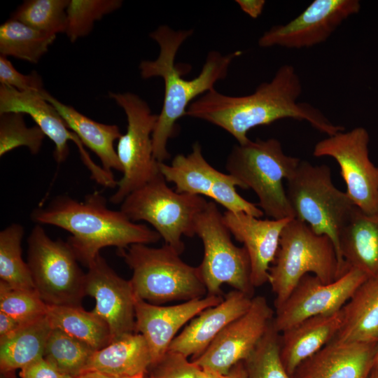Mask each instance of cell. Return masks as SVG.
I'll list each match as a JSON object with an SVG mask.
<instances>
[{"mask_svg": "<svg viewBox=\"0 0 378 378\" xmlns=\"http://www.w3.org/2000/svg\"><path fill=\"white\" fill-rule=\"evenodd\" d=\"M274 318L266 298L253 297L249 309L228 324L199 357L190 360L200 368L227 374L234 365L251 355Z\"/></svg>", "mask_w": 378, "mask_h": 378, "instance_id": "obj_14", "label": "cell"}, {"mask_svg": "<svg viewBox=\"0 0 378 378\" xmlns=\"http://www.w3.org/2000/svg\"><path fill=\"white\" fill-rule=\"evenodd\" d=\"M200 367L183 354L168 350L150 368L151 378H196Z\"/></svg>", "mask_w": 378, "mask_h": 378, "instance_id": "obj_38", "label": "cell"}, {"mask_svg": "<svg viewBox=\"0 0 378 378\" xmlns=\"http://www.w3.org/2000/svg\"><path fill=\"white\" fill-rule=\"evenodd\" d=\"M0 83L19 91L42 92L44 90L41 76L35 71L24 75L18 71L4 56H0Z\"/></svg>", "mask_w": 378, "mask_h": 378, "instance_id": "obj_39", "label": "cell"}, {"mask_svg": "<svg viewBox=\"0 0 378 378\" xmlns=\"http://www.w3.org/2000/svg\"><path fill=\"white\" fill-rule=\"evenodd\" d=\"M248 378H293L280 357V333L273 321L251 355L244 361Z\"/></svg>", "mask_w": 378, "mask_h": 378, "instance_id": "obj_34", "label": "cell"}, {"mask_svg": "<svg viewBox=\"0 0 378 378\" xmlns=\"http://www.w3.org/2000/svg\"><path fill=\"white\" fill-rule=\"evenodd\" d=\"M41 94L57 109L68 128L77 135L83 144L96 154L104 169L109 173H112V169L122 172L114 148L115 141L122 135L117 125L96 122L62 103L45 90Z\"/></svg>", "mask_w": 378, "mask_h": 378, "instance_id": "obj_25", "label": "cell"}, {"mask_svg": "<svg viewBox=\"0 0 378 378\" xmlns=\"http://www.w3.org/2000/svg\"><path fill=\"white\" fill-rule=\"evenodd\" d=\"M119 251L132 270L130 281L136 298L160 305L207 295L198 267L183 262L170 246L153 248L135 244Z\"/></svg>", "mask_w": 378, "mask_h": 378, "instance_id": "obj_5", "label": "cell"}, {"mask_svg": "<svg viewBox=\"0 0 378 378\" xmlns=\"http://www.w3.org/2000/svg\"><path fill=\"white\" fill-rule=\"evenodd\" d=\"M22 325L20 323L0 311V340H2L15 331H16Z\"/></svg>", "mask_w": 378, "mask_h": 378, "instance_id": "obj_42", "label": "cell"}, {"mask_svg": "<svg viewBox=\"0 0 378 378\" xmlns=\"http://www.w3.org/2000/svg\"><path fill=\"white\" fill-rule=\"evenodd\" d=\"M227 374L229 378H248L244 361L234 365Z\"/></svg>", "mask_w": 378, "mask_h": 378, "instance_id": "obj_43", "label": "cell"}, {"mask_svg": "<svg viewBox=\"0 0 378 378\" xmlns=\"http://www.w3.org/2000/svg\"><path fill=\"white\" fill-rule=\"evenodd\" d=\"M68 0H28L14 13L13 19L44 33H65Z\"/></svg>", "mask_w": 378, "mask_h": 378, "instance_id": "obj_33", "label": "cell"}, {"mask_svg": "<svg viewBox=\"0 0 378 378\" xmlns=\"http://www.w3.org/2000/svg\"><path fill=\"white\" fill-rule=\"evenodd\" d=\"M342 258L368 278H378V211L368 214L358 207L339 238Z\"/></svg>", "mask_w": 378, "mask_h": 378, "instance_id": "obj_24", "label": "cell"}, {"mask_svg": "<svg viewBox=\"0 0 378 378\" xmlns=\"http://www.w3.org/2000/svg\"><path fill=\"white\" fill-rule=\"evenodd\" d=\"M370 136L363 127L328 136L314 146L315 157H331L338 163L354 205L368 214L378 211V167L369 158Z\"/></svg>", "mask_w": 378, "mask_h": 378, "instance_id": "obj_12", "label": "cell"}, {"mask_svg": "<svg viewBox=\"0 0 378 378\" xmlns=\"http://www.w3.org/2000/svg\"><path fill=\"white\" fill-rule=\"evenodd\" d=\"M192 29L174 30L168 25H160L150 34L159 46L160 52L155 60H144L139 64L143 78L160 77L164 83L163 105L152 134L153 157L158 162L170 158L168 140L173 136L176 122L186 112L192 100L200 94L214 89L215 84L227 76L232 62L241 51L222 55L211 51L206 56L200 74L191 80L181 76L183 70L175 64L181 46L192 36Z\"/></svg>", "mask_w": 378, "mask_h": 378, "instance_id": "obj_2", "label": "cell"}, {"mask_svg": "<svg viewBox=\"0 0 378 378\" xmlns=\"http://www.w3.org/2000/svg\"><path fill=\"white\" fill-rule=\"evenodd\" d=\"M377 342H341L332 340L303 361L293 378H370Z\"/></svg>", "mask_w": 378, "mask_h": 378, "instance_id": "obj_19", "label": "cell"}, {"mask_svg": "<svg viewBox=\"0 0 378 378\" xmlns=\"http://www.w3.org/2000/svg\"><path fill=\"white\" fill-rule=\"evenodd\" d=\"M120 0H71L66 8L65 34L74 43L88 35L96 21L120 8Z\"/></svg>", "mask_w": 378, "mask_h": 378, "instance_id": "obj_35", "label": "cell"}, {"mask_svg": "<svg viewBox=\"0 0 378 378\" xmlns=\"http://www.w3.org/2000/svg\"><path fill=\"white\" fill-rule=\"evenodd\" d=\"M76 378H126V377H118L111 375H108L100 372L97 371H87L80 374Z\"/></svg>", "mask_w": 378, "mask_h": 378, "instance_id": "obj_45", "label": "cell"}, {"mask_svg": "<svg viewBox=\"0 0 378 378\" xmlns=\"http://www.w3.org/2000/svg\"><path fill=\"white\" fill-rule=\"evenodd\" d=\"M46 316L52 328L59 329L87 344L95 351L111 342L109 328L104 321L81 306L49 305Z\"/></svg>", "mask_w": 378, "mask_h": 378, "instance_id": "obj_29", "label": "cell"}, {"mask_svg": "<svg viewBox=\"0 0 378 378\" xmlns=\"http://www.w3.org/2000/svg\"><path fill=\"white\" fill-rule=\"evenodd\" d=\"M221 295H206L170 306L147 302L136 297V332L146 340L155 365L168 351L177 332L203 310L221 302ZM150 366V367H151Z\"/></svg>", "mask_w": 378, "mask_h": 378, "instance_id": "obj_17", "label": "cell"}, {"mask_svg": "<svg viewBox=\"0 0 378 378\" xmlns=\"http://www.w3.org/2000/svg\"><path fill=\"white\" fill-rule=\"evenodd\" d=\"M195 233L202 240L204 256L198 268L208 295H221V286L253 297L251 263L246 249L234 244L231 233L214 202H208L195 220Z\"/></svg>", "mask_w": 378, "mask_h": 378, "instance_id": "obj_9", "label": "cell"}, {"mask_svg": "<svg viewBox=\"0 0 378 378\" xmlns=\"http://www.w3.org/2000/svg\"><path fill=\"white\" fill-rule=\"evenodd\" d=\"M360 9L358 0H315L289 22L266 31L258 39V45L296 49L318 45Z\"/></svg>", "mask_w": 378, "mask_h": 378, "instance_id": "obj_15", "label": "cell"}, {"mask_svg": "<svg viewBox=\"0 0 378 378\" xmlns=\"http://www.w3.org/2000/svg\"><path fill=\"white\" fill-rule=\"evenodd\" d=\"M72 248L37 224L28 237V266L35 288L49 305L81 306L85 274Z\"/></svg>", "mask_w": 378, "mask_h": 378, "instance_id": "obj_11", "label": "cell"}, {"mask_svg": "<svg viewBox=\"0 0 378 378\" xmlns=\"http://www.w3.org/2000/svg\"><path fill=\"white\" fill-rule=\"evenodd\" d=\"M88 267L85 295L95 299L92 312L108 325L111 342L136 332V296L130 281L119 276L100 255Z\"/></svg>", "mask_w": 378, "mask_h": 378, "instance_id": "obj_16", "label": "cell"}, {"mask_svg": "<svg viewBox=\"0 0 378 378\" xmlns=\"http://www.w3.org/2000/svg\"><path fill=\"white\" fill-rule=\"evenodd\" d=\"M140 378H147V377H140ZM148 378H151V377H148Z\"/></svg>", "mask_w": 378, "mask_h": 378, "instance_id": "obj_49", "label": "cell"}, {"mask_svg": "<svg viewBox=\"0 0 378 378\" xmlns=\"http://www.w3.org/2000/svg\"><path fill=\"white\" fill-rule=\"evenodd\" d=\"M151 365L146 340L140 333L134 332L95 351L83 372L97 371L118 377L140 378L145 377Z\"/></svg>", "mask_w": 378, "mask_h": 378, "instance_id": "obj_23", "label": "cell"}, {"mask_svg": "<svg viewBox=\"0 0 378 378\" xmlns=\"http://www.w3.org/2000/svg\"><path fill=\"white\" fill-rule=\"evenodd\" d=\"M63 375L44 358L21 369L20 373V378H62Z\"/></svg>", "mask_w": 378, "mask_h": 378, "instance_id": "obj_40", "label": "cell"}, {"mask_svg": "<svg viewBox=\"0 0 378 378\" xmlns=\"http://www.w3.org/2000/svg\"><path fill=\"white\" fill-rule=\"evenodd\" d=\"M62 378H75V377H73L69 376V375H63V376L62 377Z\"/></svg>", "mask_w": 378, "mask_h": 378, "instance_id": "obj_47", "label": "cell"}, {"mask_svg": "<svg viewBox=\"0 0 378 378\" xmlns=\"http://www.w3.org/2000/svg\"><path fill=\"white\" fill-rule=\"evenodd\" d=\"M372 374L376 378H378V347H377V350L375 358H374V368H373Z\"/></svg>", "mask_w": 378, "mask_h": 378, "instance_id": "obj_46", "label": "cell"}, {"mask_svg": "<svg viewBox=\"0 0 378 378\" xmlns=\"http://www.w3.org/2000/svg\"><path fill=\"white\" fill-rule=\"evenodd\" d=\"M196 378H229L228 374H223L213 370L200 368L198 370Z\"/></svg>", "mask_w": 378, "mask_h": 378, "instance_id": "obj_44", "label": "cell"}, {"mask_svg": "<svg viewBox=\"0 0 378 378\" xmlns=\"http://www.w3.org/2000/svg\"><path fill=\"white\" fill-rule=\"evenodd\" d=\"M48 307L36 290L13 288L0 281V311L21 324L46 316Z\"/></svg>", "mask_w": 378, "mask_h": 378, "instance_id": "obj_36", "label": "cell"}, {"mask_svg": "<svg viewBox=\"0 0 378 378\" xmlns=\"http://www.w3.org/2000/svg\"><path fill=\"white\" fill-rule=\"evenodd\" d=\"M158 167L166 181L174 184L177 192L210 198L222 174L204 158L198 142L193 144L188 155L178 154L170 165L159 162Z\"/></svg>", "mask_w": 378, "mask_h": 378, "instance_id": "obj_27", "label": "cell"}, {"mask_svg": "<svg viewBox=\"0 0 378 378\" xmlns=\"http://www.w3.org/2000/svg\"><path fill=\"white\" fill-rule=\"evenodd\" d=\"M207 202L202 196L172 190L160 172L128 195L120 210L133 222L150 223L165 244L181 255L184 251L182 236L195 235L196 218Z\"/></svg>", "mask_w": 378, "mask_h": 378, "instance_id": "obj_8", "label": "cell"}, {"mask_svg": "<svg viewBox=\"0 0 378 378\" xmlns=\"http://www.w3.org/2000/svg\"><path fill=\"white\" fill-rule=\"evenodd\" d=\"M346 272L341 267L334 244L328 236L316 234L304 222L290 220L281 232L269 271V283L276 296V311L304 275L313 274L323 284H330Z\"/></svg>", "mask_w": 378, "mask_h": 378, "instance_id": "obj_4", "label": "cell"}, {"mask_svg": "<svg viewBox=\"0 0 378 378\" xmlns=\"http://www.w3.org/2000/svg\"><path fill=\"white\" fill-rule=\"evenodd\" d=\"M253 298L237 290L229 292L221 302L195 316L172 340L168 350L191 356V360L197 358L228 324L249 309Z\"/></svg>", "mask_w": 378, "mask_h": 378, "instance_id": "obj_20", "label": "cell"}, {"mask_svg": "<svg viewBox=\"0 0 378 378\" xmlns=\"http://www.w3.org/2000/svg\"><path fill=\"white\" fill-rule=\"evenodd\" d=\"M223 221L235 239L244 244L251 263L254 288L269 282V271L276 255L281 232L293 218L259 219L244 212L226 211Z\"/></svg>", "mask_w": 378, "mask_h": 378, "instance_id": "obj_18", "label": "cell"}, {"mask_svg": "<svg viewBox=\"0 0 378 378\" xmlns=\"http://www.w3.org/2000/svg\"><path fill=\"white\" fill-rule=\"evenodd\" d=\"M94 351L87 344L59 329L52 328L43 358L62 374L76 378L85 371Z\"/></svg>", "mask_w": 378, "mask_h": 378, "instance_id": "obj_32", "label": "cell"}, {"mask_svg": "<svg viewBox=\"0 0 378 378\" xmlns=\"http://www.w3.org/2000/svg\"><path fill=\"white\" fill-rule=\"evenodd\" d=\"M286 194L295 218L307 223L316 234L328 236L341 267L347 271L350 267L341 257L339 238L356 206L346 192L334 186L330 168L300 160L287 179Z\"/></svg>", "mask_w": 378, "mask_h": 378, "instance_id": "obj_7", "label": "cell"}, {"mask_svg": "<svg viewBox=\"0 0 378 378\" xmlns=\"http://www.w3.org/2000/svg\"><path fill=\"white\" fill-rule=\"evenodd\" d=\"M23 227L13 223L0 232V281L17 288L35 289L28 264L22 258Z\"/></svg>", "mask_w": 378, "mask_h": 378, "instance_id": "obj_31", "label": "cell"}, {"mask_svg": "<svg viewBox=\"0 0 378 378\" xmlns=\"http://www.w3.org/2000/svg\"><path fill=\"white\" fill-rule=\"evenodd\" d=\"M302 89L295 68L284 64L270 81L262 83L248 95L229 96L215 89L206 92L190 104L186 115L223 129L239 144L250 140L247 134L251 129L283 118L305 120L328 136L344 131L343 126L332 124L319 109L298 102Z\"/></svg>", "mask_w": 378, "mask_h": 378, "instance_id": "obj_1", "label": "cell"}, {"mask_svg": "<svg viewBox=\"0 0 378 378\" xmlns=\"http://www.w3.org/2000/svg\"><path fill=\"white\" fill-rule=\"evenodd\" d=\"M108 95L123 109L127 121L126 132L118 140L116 150L123 175L110 198L111 202L119 204L160 173L152 141L158 115L153 114L146 102L136 94L110 92Z\"/></svg>", "mask_w": 378, "mask_h": 378, "instance_id": "obj_10", "label": "cell"}, {"mask_svg": "<svg viewBox=\"0 0 378 378\" xmlns=\"http://www.w3.org/2000/svg\"><path fill=\"white\" fill-rule=\"evenodd\" d=\"M343 321L337 312L309 318L280 333V357L292 377L298 367L330 342Z\"/></svg>", "mask_w": 378, "mask_h": 378, "instance_id": "obj_22", "label": "cell"}, {"mask_svg": "<svg viewBox=\"0 0 378 378\" xmlns=\"http://www.w3.org/2000/svg\"><path fill=\"white\" fill-rule=\"evenodd\" d=\"M52 330L46 316L22 325L13 334L0 340L1 371L10 373L43 358Z\"/></svg>", "mask_w": 378, "mask_h": 378, "instance_id": "obj_28", "label": "cell"}, {"mask_svg": "<svg viewBox=\"0 0 378 378\" xmlns=\"http://www.w3.org/2000/svg\"><path fill=\"white\" fill-rule=\"evenodd\" d=\"M32 220L71 234L68 244L78 260L88 267L106 246L125 249L135 244L155 243L160 235L147 225L130 220L120 210L109 209L106 198L96 191L78 202L60 195L31 214Z\"/></svg>", "mask_w": 378, "mask_h": 378, "instance_id": "obj_3", "label": "cell"}, {"mask_svg": "<svg viewBox=\"0 0 378 378\" xmlns=\"http://www.w3.org/2000/svg\"><path fill=\"white\" fill-rule=\"evenodd\" d=\"M41 92H22L1 85L0 114L20 113L29 115L45 135L55 144L54 157L58 163H61L69 155V141H74L77 147L83 143L68 128L57 109L42 97Z\"/></svg>", "mask_w": 378, "mask_h": 378, "instance_id": "obj_21", "label": "cell"}, {"mask_svg": "<svg viewBox=\"0 0 378 378\" xmlns=\"http://www.w3.org/2000/svg\"><path fill=\"white\" fill-rule=\"evenodd\" d=\"M370 378H376V377L371 373Z\"/></svg>", "mask_w": 378, "mask_h": 378, "instance_id": "obj_48", "label": "cell"}, {"mask_svg": "<svg viewBox=\"0 0 378 378\" xmlns=\"http://www.w3.org/2000/svg\"><path fill=\"white\" fill-rule=\"evenodd\" d=\"M240 8L251 18H258L262 13L265 5L264 0H237Z\"/></svg>", "mask_w": 378, "mask_h": 378, "instance_id": "obj_41", "label": "cell"}, {"mask_svg": "<svg viewBox=\"0 0 378 378\" xmlns=\"http://www.w3.org/2000/svg\"><path fill=\"white\" fill-rule=\"evenodd\" d=\"M46 135L39 127H28L20 113L0 114V156L20 146H26L31 154L38 153Z\"/></svg>", "mask_w": 378, "mask_h": 378, "instance_id": "obj_37", "label": "cell"}, {"mask_svg": "<svg viewBox=\"0 0 378 378\" xmlns=\"http://www.w3.org/2000/svg\"><path fill=\"white\" fill-rule=\"evenodd\" d=\"M55 38L13 18L0 26V53L36 64Z\"/></svg>", "mask_w": 378, "mask_h": 378, "instance_id": "obj_30", "label": "cell"}, {"mask_svg": "<svg viewBox=\"0 0 378 378\" xmlns=\"http://www.w3.org/2000/svg\"><path fill=\"white\" fill-rule=\"evenodd\" d=\"M343 321L333 340L378 342V278H368L342 309Z\"/></svg>", "mask_w": 378, "mask_h": 378, "instance_id": "obj_26", "label": "cell"}, {"mask_svg": "<svg viewBox=\"0 0 378 378\" xmlns=\"http://www.w3.org/2000/svg\"><path fill=\"white\" fill-rule=\"evenodd\" d=\"M367 279L353 267L330 284H323L313 274L304 275L276 311L275 329L281 333L309 318L340 311Z\"/></svg>", "mask_w": 378, "mask_h": 378, "instance_id": "obj_13", "label": "cell"}, {"mask_svg": "<svg viewBox=\"0 0 378 378\" xmlns=\"http://www.w3.org/2000/svg\"><path fill=\"white\" fill-rule=\"evenodd\" d=\"M286 155L279 141L249 140L234 145L227 156L225 168L237 178L244 189H252L258 197V205L272 219L295 218L283 179H288L300 162Z\"/></svg>", "mask_w": 378, "mask_h": 378, "instance_id": "obj_6", "label": "cell"}]
</instances>
